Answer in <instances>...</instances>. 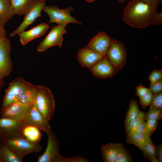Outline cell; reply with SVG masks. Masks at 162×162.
<instances>
[{
	"label": "cell",
	"instance_id": "obj_1",
	"mask_svg": "<svg viewBox=\"0 0 162 162\" xmlns=\"http://www.w3.org/2000/svg\"><path fill=\"white\" fill-rule=\"evenodd\" d=\"M157 12V6L143 0H130L124 8L123 19L131 27L144 28L152 24Z\"/></svg>",
	"mask_w": 162,
	"mask_h": 162
},
{
	"label": "cell",
	"instance_id": "obj_4",
	"mask_svg": "<svg viewBox=\"0 0 162 162\" xmlns=\"http://www.w3.org/2000/svg\"><path fill=\"white\" fill-rule=\"evenodd\" d=\"M74 9L73 6L64 9H61L57 5L45 6L42 11L49 16V24L55 23L57 25L67 24L73 23L81 25L82 23L72 16L70 12Z\"/></svg>",
	"mask_w": 162,
	"mask_h": 162
},
{
	"label": "cell",
	"instance_id": "obj_2",
	"mask_svg": "<svg viewBox=\"0 0 162 162\" xmlns=\"http://www.w3.org/2000/svg\"><path fill=\"white\" fill-rule=\"evenodd\" d=\"M36 92V86L18 77L11 82L5 90L1 113L9 104L15 102L34 103Z\"/></svg>",
	"mask_w": 162,
	"mask_h": 162
},
{
	"label": "cell",
	"instance_id": "obj_33",
	"mask_svg": "<svg viewBox=\"0 0 162 162\" xmlns=\"http://www.w3.org/2000/svg\"><path fill=\"white\" fill-rule=\"evenodd\" d=\"M153 94L150 91L146 94L140 98V101L141 106L143 108L149 105L152 99Z\"/></svg>",
	"mask_w": 162,
	"mask_h": 162
},
{
	"label": "cell",
	"instance_id": "obj_10",
	"mask_svg": "<svg viewBox=\"0 0 162 162\" xmlns=\"http://www.w3.org/2000/svg\"><path fill=\"white\" fill-rule=\"evenodd\" d=\"M23 121L38 128L46 134L51 130L49 121L45 118L34 104L28 110Z\"/></svg>",
	"mask_w": 162,
	"mask_h": 162
},
{
	"label": "cell",
	"instance_id": "obj_24",
	"mask_svg": "<svg viewBox=\"0 0 162 162\" xmlns=\"http://www.w3.org/2000/svg\"><path fill=\"white\" fill-rule=\"evenodd\" d=\"M140 149L145 158L151 162H160L157 156V147L151 141L142 147Z\"/></svg>",
	"mask_w": 162,
	"mask_h": 162
},
{
	"label": "cell",
	"instance_id": "obj_13",
	"mask_svg": "<svg viewBox=\"0 0 162 162\" xmlns=\"http://www.w3.org/2000/svg\"><path fill=\"white\" fill-rule=\"evenodd\" d=\"M32 104L19 102H13L1 113V117L16 121H23L28 110Z\"/></svg>",
	"mask_w": 162,
	"mask_h": 162
},
{
	"label": "cell",
	"instance_id": "obj_16",
	"mask_svg": "<svg viewBox=\"0 0 162 162\" xmlns=\"http://www.w3.org/2000/svg\"><path fill=\"white\" fill-rule=\"evenodd\" d=\"M104 56L86 46L79 50L77 58L82 66L89 69Z\"/></svg>",
	"mask_w": 162,
	"mask_h": 162
},
{
	"label": "cell",
	"instance_id": "obj_30",
	"mask_svg": "<svg viewBox=\"0 0 162 162\" xmlns=\"http://www.w3.org/2000/svg\"><path fill=\"white\" fill-rule=\"evenodd\" d=\"M137 132L146 136L150 137L146 127V122L144 119L142 120L130 132Z\"/></svg>",
	"mask_w": 162,
	"mask_h": 162
},
{
	"label": "cell",
	"instance_id": "obj_8",
	"mask_svg": "<svg viewBox=\"0 0 162 162\" xmlns=\"http://www.w3.org/2000/svg\"><path fill=\"white\" fill-rule=\"evenodd\" d=\"M48 141L46 149L39 156L38 162H58L61 156L59 152V142L55 132L51 130L47 134Z\"/></svg>",
	"mask_w": 162,
	"mask_h": 162
},
{
	"label": "cell",
	"instance_id": "obj_5",
	"mask_svg": "<svg viewBox=\"0 0 162 162\" xmlns=\"http://www.w3.org/2000/svg\"><path fill=\"white\" fill-rule=\"evenodd\" d=\"M1 141L22 158L28 154L40 152L42 149L39 143L31 142L22 136Z\"/></svg>",
	"mask_w": 162,
	"mask_h": 162
},
{
	"label": "cell",
	"instance_id": "obj_39",
	"mask_svg": "<svg viewBox=\"0 0 162 162\" xmlns=\"http://www.w3.org/2000/svg\"><path fill=\"white\" fill-rule=\"evenodd\" d=\"M157 156L160 162H162V145L157 147Z\"/></svg>",
	"mask_w": 162,
	"mask_h": 162
},
{
	"label": "cell",
	"instance_id": "obj_42",
	"mask_svg": "<svg viewBox=\"0 0 162 162\" xmlns=\"http://www.w3.org/2000/svg\"><path fill=\"white\" fill-rule=\"evenodd\" d=\"M86 2H93L94 1H98L100 0H85Z\"/></svg>",
	"mask_w": 162,
	"mask_h": 162
},
{
	"label": "cell",
	"instance_id": "obj_43",
	"mask_svg": "<svg viewBox=\"0 0 162 162\" xmlns=\"http://www.w3.org/2000/svg\"><path fill=\"white\" fill-rule=\"evenodd\" d=\"M117 2L119 3H122L124 2L126 0H117Z\"/></svg>",
	"mask_w": 162,
	"mask_h": 162
},
{
	"label": "cell",
	"instance_id": "obj_6",
	"mask_svg": "<svg viewBox=\"0 0 162 162\" xmlns=\"http://www.w3.org/2000/svg\"><path fill=\"white\" fill-rule=\"evenodd\" d=\"M67 25H57L52 26L49 33L37 46V51L39 52H44L55 46L61 47L63 36L67 33L65 28Z\"/></svg>",
	"mask_w": 162,
	"mask_h": 162
},
{
	"label": "cell",
	"instance_id": "obj_31",
	"mask_svg": "<svg viewBox=\"0 0 162 162\" xmlns=\"http://www.w3.org/2000/svg\"><path fill=\"white\" fill-rule=\"evenodd\" d=\"M148 80L152 84L162 80V70H154L148 77Z\"/></svg>",
	"mask_w": 162,
	"mask_h": 162
},
{
	"label": "cell",
	"instance_id": "obj_36",
	"mask_svg": "<svg viewBox=\"0 0 162 162\" xmlns=\"http://www.w3.org/2000/svg\"><path fill=\"white\" fill-rule=\"evenodd\" d=\"M150 91L148 88L143 86L142 84H140L136 86V95L140 98L145 95Z\"/></svg>",
	"mask_w": 162,
	"mask_h": 162
},
{
	"label": "cell",
	"instance_id": "obj_17",
	"mask_svg": "<svg viewBox=\"0 0 162 162\" xmlns=\"http://www.w3.org/2000/svg\"><path fill=\"white\" fill-rule=\"evenodd\" d=\"M49 28L47 24L43 23L28 30H25L22 32L18 34L21 44L23 46L25 45L34 39L43 35Z\"/></svg>",
	"mask_w": 162,
	"mask_h": 162
},
{
	"label": "cell",
	"instance_id": "obj_18",
	"mask_svg": "<svg viewBox=\"0 0 162 162\" xmlns=\"http://www.w3.org/2000/svg\"><path fill=\"white\" fill-rule=\"evenodd\" d=\"M41 131L38 128L26 124L22 121L20 129L21 133L23 137L31 142L39 143L42 136Z\"/></svg>",
	"mask_w": 162,
	"mask_h": 162
},
{
	"label": "cell",
	"instance_id": "obj_29",
	"mask_svg": "<svg viewBox=\"0 0 162 162\" xmlns=\"http://www.w3.org/2000/svg\"><path fill=\"white\" fill-rule=\"evenodd\" d=\"M162 116V110L149 108L148 111L146 112L143 119L145 121L149 119H154L158 121L161 118Z\"/></svg>",
	"mask_w": 162,
	"mask_h": 162
},
{
	"label": "cell",
	"instance_id": "obj_20",
	"mask_svg": "<svg viewBox=\"0 0 162 162\" xmlns=\"http://www.w3.org/2000/svg\"><path fill=\"white\" fill-rule=\"evenodd\" d=\"M119 144L111 143L102 146L101 149L102 156L105 162H115Z\"/></svg>",
	"mask_w": 162,
	"mask_h": 162
},
{
	"label": "cell",
	"instance_id": "obj_19",
	"mask_svg": "<svg viewBox=\"0 0 162 162\" xmlns=\"http://www.w3.org/2000/svg\"><path fill=\"white\" fill-rule=\"evenodd\" d=\"M11 8L14 15L26 14L33 4L35 0H10Z\"/></svg>",
	"mask_w": 162,
	"mask_h": 162
},
{
	"label": "cell",
	"instance_id": "obj_34",
	"mask_svg": "<svg viewBox=\"0 0 162 162\" xmlns=\"http://www.w3.org/2000/svg\"><path fill=\"white\" fill-rule=\"evenodd\" d=\"M146 124L149 135L150 136L157 128L158 121L154 119H149L146 121Z\"/></svg>",
	"mask_w": 162,
	"mask_h": 162
},
{
	"label": "cell",
	"instance_id": "obj_15",
	"mask_svg": "<svg viewBox=\"0 0 162 162\" xmlns=\"http://www.w3.org/2000/svg\"><path fill=\"white\" fill-rule=\"evenodd\" d=\"M112 39L104 32H100L92 38L86 46L96 52L105 56Z\"/></svg>",
	"mask_w": 162,
	"mask_h": 162
},
{
	"label": "cell",
	"instance_id": "obj_21",
	"mask_svg": "<svg viewBox=\"0 0 162 162\" xmlns=\"http://www.w3.org/2000/svg\"><path fill=\"white\" fill-rule=\"evenodd\" d=\"M2 162H22L23 158L2 141H0Z\"/></svg>",
	"mask_w": 162,
	"mask_h": 162
},
{
	"label": "cell",
	"instance_id": "obj_40",
	"mask_svg": "<svg viewBox=\"0 0 162 162\" xmlns=\"http://www.w3.org/2000/svg\"><path fill=\"white\" fill-rule=\"evenodd\" d=\"M146 2L157 7L160 3H161L162 0H143Z\"/></svg>",
	"mask_w": 162,
	"mask_h": 162
},
{
	"label": "cell",
	"instance_id": "obj_37",
	"mask_svg": "<svg viewBox=\"0 0 162 162\" xmlns=\"http://www.w3.org/2000/svg\"><path fill=\"white\" fill-rule=\"evenodd\" d=\"M162 23V13L161 12H157L153 18L152 24L157 26L161 25Z\"/></svg>",
	"mask_w": 162,
	"mask_h": 162
},
{
	"label": "cell",
	"instance_id": "obj_44",
	"mask_svg": "<svg viewBox=\"0 0 162 162\" xmlns=\"http://www.w3.org/2000/svg\"><path fill=\"white\" fill-rule=\"evenodd\" d=\"M1 80H0V81H1Z\"/></svg>",
	"mask_w": 162,
	"mask_h": 162
},
{
	"label": "cell",
	"instance_id": "obj_23",
	"mask_svg": "<svg viewBox=\"0 0 162 162\" xmlns=\"http://www.w3.org/2000/svg\"><path fill=\"white\" fill-rule=\"evenodd\" d=\"M126 141L133 144L140 149L147 143L152 141L150 137L136 132H132L127 135Z\"/></svg>",
	"mask_w": 162,
	"mask_h": 162
},
{
	"label": "cell",
	"instance_id": "obj_35",
	"mask_svg": "<svg viewBox=\"0 0 162 162\" xmlns=\"http://www.w3.org/2000/svg\"><path fill=\"white\" fill-rule=\"evenodd\" d=\"M149 88L153 94L162 92V80L151 84Z\"/></svg>",
	"mask_w": 162,
	"mask_h": 162
},
{
	"label": "cell",
	"instance_id": "obj_12",
	"mask_svg": "<svg viewBox=\"0 0 162 162\" xmlns=\"http://www.w3.org/2000/svg\"><path fill=\"white\" fill-rule=\"evenodd\" d=\"M89 69L95 77L99 79L111 78L118 72L106 55Z\"/></svg>",
	"mask_w": 162,
	"mask_h": 162
},
{
	"label": "cell",
	"instance_id": "obj_7",
	"mask_svg": "<svg viewBox=\"0 0 162 162\" xmlns=\"http://www.w3.org/2000/svg\"><path fill=\"white\" fill-rule=\"evenodd\" d=\"M106 55L118 71L125 66L127 58L126 49L123 44L119 40L112 39Z\"/></svg>",
	"mask_w": 162,
	"mask_h": 162
},
{
	"label": "cell",
	"instance_id": "obj_32",
	"mask_svg": "<svg viewBox=\"0 0 162 162\" xmlns=\"http://www.w3.org/2000/svg\"><path fill=\"white\" fill-rule=\"evenodd\" d=\"M88 160L80 156L65 158L61 155L58 162H88Z\"/></svg>",
	"mask_w": 162,
	"mask_h": 162
},
{
	"label": "cell",
	"instance_id": "obj_9",
	"mask_svg": "<svg viewBox=\"0 0 162 162\" xmlns=\"http://www.w3.org/2000/svg\"><path fill=\"white\" fill-rule=\"evenodd\" d=\"M47 0H35L31 8L25 15L24 20L21 24L15 30L10 33L9 35L13 37L19 34L29 26L32 24L36 19L42 16L41 13L46 5Z\"/></svg>",
	"mask_w": 162,
	"mask_h": 162
},
{
	"label": "cell",
	"instance_id": "obj_27",
	"mask_svg": "<svg viewBox=\"0 0 162 162\" xmlns=\"http://www.w3.org/2000/svg\"><path fill=\"white\" fill-rule=\"evenodd\" d=\"M146 112L141 111L139 115L131 121L125 128L127 135L131 132L137 125L142 120Z\"/></svg>",
	"mask_w": 162,
	"mask_h": 162
},
{
	"label": "cell",
	"instance_id": "obj_22",
	"mask_svg": "<svg viewBox=\"0 0 162 162\" xmlns=\"http://www.w3.org/2000/svg\"><path fill=\"white\" fill-rule=\"evenodd\" d=\"M14 16L10 0H0V27H4V24Z\"/></svg>",
	"mask_w": 162,
	"mask_h": 162
},
{
	"label": "cell",
	"instance_id": "obj_14",
	"mask_svg": "<svg viewBox=\"0 0 162 162\" xmlns=\"http://www.w3.org/2000/svg\"><path fill=\"white\" fill-rule=\"evenodd\" d=\"M11 51L10 41L7 39L0 44V72L2 79L8 76L12 70Z\"/></svg>",
	"mask_w": 162,
	"mask_h": 162
},
{
	"label": "cell",
	"instance_id": "obj_3",
	"mask_svg": "<svg viewBox=\"0 0 162 162\" xmlns=\"http://www.w3.org/2000/svg\"><path fill=\"white\" fill-rule=\"evenodd\" d=\"M34 104L45 118L49 121L53 116L56 107L53 95L47 87L36 86Z\"/></svg>",
	"mask_w": 162,
	"mask_h": 162
},
{
	"label": "cell",
	"instance_id": "obj_28",
	"mask_svg": "<svg viewBox=\"0 0 162 162\" xmlns=\"http://www.w3.org/2000/svg\"><path fill=\"white\" fill-rule=\"evenodd\" d=\"M149 108L162 110V92L153 94Z\"/></svg>",
	"mask_w": 162,
	"mask_h": 162
},
{
	"label": "cell",
	"instance_id": "obj_45",
	"mask_svg": "<svg viewBox=\"0 0 162 162\" xmlns=\"http://www.w3.org/2000/svg\"><path fill=\"white\" fill-rule=\"evenodd\" d=\"M1 28V27H0V28Z\"/></svg>",
	"mask_w": 162,
	"mask_h": 162
},
{
	"label": "cell",
	"instance_id": "obj_38",
	"mask_svg": "<svg viewBox=\"0 0 162 162\" xmlns=\"http://www.w3.org/2000/svg\"><path fill=\"white\" fill-rule=\"evenodd\" d=\"M7 38L6 32L4 27L0 28V44L3 43Z\"/></svg>",
	"mask_w": 162,
	"mask_h": 162
},
{
	"label": "cell",
	"instance_id": "obj_11",
	"mask_svg": "<svg viewBox=\"0 0 162 162\" xmlns=\"http://www.w3.org/2000/svg\"><path fill=\"white\" fill-rule=\"evenodd\" d=\"M22 121L0 118V139L3 140L22 136L20 129Z\"/></svg>",
	"mask_w": 162,
	"mask_h": 162
},
{
	"label": "cell",
	"instance_id": "obj_41",
	"mask_svg": "<svg viewBox=\"0 0 162 162\" xmlns=\"http://www.w3.org/2000/svg\"><path fill=\"white\" fill-rule=\"evenodd\" d=\"M1 139H0V162H2V153L1 148V143H0Z\"/></svg>",
	"mask_w": 162,
	"mask_h": 162
},
{
	"label": "cell",
	"instance_id": "obj_26",
	"mask_svg": "<svg viewBox=\"0 0 162 162\" xmlns=\"http://www.w3.org/2000/svg\"><path fill=\"white\" fill-rule=\"evenodd\" d=\"M133 158L128 149L120 143L118 151L115 162H132Z\"/></svg>",
	"mask_w": 162,
	"mask_h": 162
},
{
	"label": "cell",
	"instance_id": "obj_25",
	"mask_svg": "<svg viewBox=\"0 0 162 162\" xmlns=\"http://www.w3.org/2000/svg\"><path fill=\"white\" fill-rule=\"evenodd\" d=\"M140 111L136 100L134 99H132L130 102L124 122L125 128L131 121L139 115Z\"/></svg>",
	"mask_w": 162,
	"mask_h": 162
}]
</instances>
